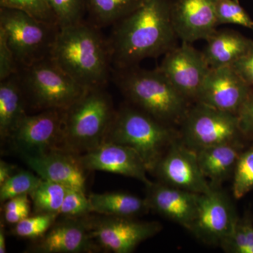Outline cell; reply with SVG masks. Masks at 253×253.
<instances>
[{"label": "cell", "instance_id": "obj_1", "mask_svg": "<svg viewBox=\"0 0 253 253\" xmlns=\"http://www.w3.org/2000/svg\"><path fill=\"white\" fill-rule=\"evenodd\" d=\"M172 0H145L137 9L113 25L109 39L112 66L123 69L142 60L157 58L176 46Z\"/></svg>", "mask_w": 253, "mask_h": 253}, {"label": "cell", "instance_id": "obj_2", "mask_svg": "<svg viewBox=\"0 0 253 253\" xmlns=\"http://www.w3.org/2000/svg\"><path fill=\"white\" fill-rule=\"evenodd\" d=\"M84 21L59 28L49 57L85 89L105 88L112 74L108 40Z\"/></svg>", "mask_w": 253, "mask_h": 253}, {"label": "cell", "instance_id": "obj_3", "mask_svg": "<svg viewBox=\"0 0 253 253\" xmlns=\"http://www.w3.org/2000/svg\"><path fill=\"white\" fill-rule=\"evenodd\" d=\"M113 79L128 103L172 126L180 125L189 111V102L158 68L138 66L113 69Z\"/></svg>", "mask_w": 253, "mask_h": 253}, {"label": "cell", "instance_id": "obj_4", "mask_svg": "<svg viewBox=\"0 0 253 253\" xmlns=\"http://www.w3.org/2000/svg\"><path fill=\"white\" fill-rule=\"evenodd\" d=\"M116 110L105 88L86 89L63 110L60 149L81 156L102 144Z\"/></svg>", "mask_w": 253, "mask_h": 253}, {"label": "cell", "instance_id": "obj_5", "mask_svg": "<svg viewBox=\"0 0 253 253\" xmlns=\"http://www.w3.org/2000/svg\"><path fill=\"white\" fill-rule=\"evenodd\" d=\"M179 138V133L172 126L128 103L116 110L104 142L129 146L140 156L148 172L152 173L163 154Z\"/></svg>", "mask_w": 253, "mask_h": 253}, {"label": "cell", "instance_id": "obj_6", "mask_svg": "<svg viewBox=\"0 0 253 253\" xmlns=\"http://www.w3.org/2000/svg\"><path fill=\"white\" fill-rule=\"evenodd\" d=\"M18 75L28 107L40 112L66 110L86 90L49 56L20 68Z\"/></svg>", "mask_w": 253, "mask_h": 253}, {"label": "cell", "instance_id": "obj_7", "mask_svg": "<svg viewBox=\"0 0 253 253\" xmlns=\"http://www.w3.org/2000/svg\"><path fill=\"white\" fill-rule=\"evenodd\" d=\"M0 31L21 68L49 57L59 26L19 10L0 7Z\"/></svg>", "mask_w": 253, "mask_h": 253}, {"label": "cell", "instance_id": "obj_8", "mask_svg": "<svg viewBox=\"0 0 253 253\" xmlns=\"http://www.w3.org/2000/svg\"><path fill=\"white\" fill-rule=\"evenodd\" d=\"M179 126V139L195 151L245 139L236 114L201 103L189 108Z\"/></svg>", "mask_w": 253, "mask_h": 253}, {"label": "cell", "instance_id": "obj_9", "mask_svg": "<svg viewBox=\"0 0 253 253\" xmlns=\"http://www.w3.org/2000/svg\"><path fill=\"white\" fill-rule=\"evenodd\" d=\"M91 235L102 251L130 253L141 243L156 235L162 229L158 221H141L136 217L87 216Z\"/></svg>", "mask_w": 253, "mask_h": 253}, {"label": "cell", "instance_id": "obj_10", "mask_svg": "<svg viewBox=\"0 0 253 253\" xmlns=\"http://www.w3.org/2000/svg\"><path fill=\"white\" fill-rule=\"evenodd\" d=\"M63 110L50 109L26 115L10 136L12 149L26 156H38L60 149Z\"/></svg>", "mask_w": 253, "mask_h": 253}, {"label": "cell", "instance_id": "obj_11", "mask_svg": "<svg viewBox=\"0 0 253 253\" xmlns=\"http://www.w3.org/2000/svg\"><path fill=\"white\" fill-rule=\"evenodd\" d=\"M238 219L227 195L219 188H212L200 195L197 214L189 231L204 244L220 246Z\"/></svg>", "mask_w": 253, "mask_h": 253}, {"label": "cell", "instance_id": "obj_12", "mask_svg": "<svg viewBox=\"0 0 253 253\" xmlns=\"http://www.w3.org/2000/svg\"><path fill=\"white\" fill-rule=\"evenodd\" d=\"M158 69L189 102L196 103L211 68L203 51L184 42L165 54Z\"/></svg>", "mask_w": 253, "mask_h": 253}, {"label": "cell", "instance_id": "obj_13", "mask_svg": "<svg viewBox=\"0 0 253 253\" xmlns=\"http://www.w3.org/2000/svg\"><path fill=\"white\" fill-rule=\"evenodd\" d=\"M160 181L202 194L212 189L198 161L197 153L179 139L168 148L153 172Z\"/></svg>", "mask_w": 253, "mask_h": 253}, {"label": "cell", "instance_id": "obj_14", "mask_svg": "<svg viewBox=\"0 0 253 253\" xmlns=\"http://www.w3.org/2000/svg\"><path fill=\"white\" fill-rule=\"evenodd\" d=\"M88 216V215H87ZM87 216L56 219L39 239L33 240L25 253H94L102 251L91 235Z\"/></svg>", "mask_w": 253, "mask_h": 253}, {"label": "cell", "instance_id": "obj_15", "mask_svg": "<svg viewBox=\"0 0 253 253\" xmlns=\"http://www.w3.org/2000/svg\"><path fill=\"white\" fill-rule=\"evenodd\" d=\"M251 89L232 66L211 68L196 103L236 115Z\"/></svg>", "mask_w": 253, "mask_h": 253}, {"label": "cell", "instance_id": "obj_16", "mask_svg": "<svg viewBox=\"0 0 253 253\" xmlns=\"http://www.w3.org/2000/svg\"><path fill=\"white\" fill-rule=\"evenodd\" d=\"M86 171H104L134 178L150 185L144 162L134 150L125 145L103 142L94 149L80 156Z\"/></svg>", "mask_w": 253, "mask_h": 253}, {"label": "cell", "instance_id": "obj_17", "mask_svg": "<svg viewBox=\"0 0 253 253\" xmlns=\"http://www.w3.org/2000/svg\"><path fill=\"white\" fill-rule=\"evenodd\" d=\"M171 18L177 38L192 44L217 31L215 0H174Z\"/></svg>", "mask_w": 253, "mask_h": 253}, {"label": "cell", "instance_id": "obj_18", "mask_svg": "<svg viewBox=\"0 0 253 253\" xmlns=\"http://www.w3.org/2000/svg\"><path fill=\"white\" fill-rule=\"evenodd\" d=\"M22 158L43 180L57 183L68 189L86 191V170L80 156L59 149L41 156Z\"/></svg>", "mask_w": 253, "mask_h": 253}, {"label": "cell", "instance_id": "obj_19", "mask_svg": "<svg viewBox=\"0 0 253 253\" xmlns=\"http://www.w3.org/2000/svg\"><path fill=\"white\" fill-rule=\"evenodd\" d=\"M146 186V199L150 210L189 230L197 214L201 194L161 181Z\"/></svg>", "mask_w": 253, "mask_h": 253}, {"label": "cell", "instance_id": "obj_20", "mask_svg": "<svg viewBox=\"0 0 253 253\" xmlns=\"http://www.w3.org/2000/svg\"><path fill=\"white\" fill-rule=\"evenodd\" d=\"M244 149L243 139H239L196 151L200 168L211 187H220L228 177L233 175Z\"/></svg>", "mask_w": 253, "mask_h": 253}, {"label": "cell", "instance_id": "obj_21", "mask_svg": "<svg viewBox=\"0 0 253 253\" xmlns=\"http://www.w3.org/2000/svg\"><path fill=\"white\" fill-rule=\"evenodd\" d=\"M206 41L203 54L211 68L232 66L253 45V40L230 30H217Z\"/></svg>", "mask_w": 253, "mask_h": 253}, {"label": "cell", "instance_id": "obj_22", "mask_svg": "<svg viewBox=\"0 0 253 253\" xmlns=\"http://www.w3.org/2000/svg\"><path fill=\"white\" fill-rule=\"evenodd\" d=\"M27 103L18 75L0 81V137L8 141L18 123L27 115Z\"/></svg>", "mask_w": 253, "mask_h": 253}, {"label": "cell", "instance_id": "obj_23", "mask_svg": "<svg viewBox=\"0 0 253 253\" xmlns=\"http://www.w3.org/2000/svg\"><path fill=\"white\" fill-rule=\"evenodd\" d=\"M93 213L120 217H137L151 210L146 198L123 191L88 195Z\"/></svg>", "mask_w": 253, "mask_h": 253}, {"label": "cell", "instance_id": "obj_24", "mask_svg": "<svg viewBox=\"0 0 253 253\" xmlns=\"http://www.w3.org/2000/svg\"><path fill=\"white\" fill-rule=\"evenodd\" d=\"M145 0H86L91 23L101 28L114 25L142 4Z\"/></svg>", "mask_w": 253, "mask_h": 253}, {"label": "cell", "instance_id": "obj_25", "mask_svg": "<svg viewBox=\"0 0 253 253\" xmlns=\"http://www.w3.org/2000/svg\"><path fill=\"white\" fill-rule=\"evenodd\" d=\"M68 189L57 183L42 181L40 185L29 196L33 203L34 213L59 216Z\"/></svg>", "mask_w": 253, "mask_h": 253}, {"label": "cell", "instance_id": "obj_26", "mask_svg": "<svg viewBox=\"0 0 253 253\" xmlns=\"http://www.w3.org/2000/svg\"><path fill=\"white\" fill-rule=\"evenodd\" d=\"M220 247L229 253H253V224L251 217H239Z\"/></svg>", "mask_w": 253, "mask_h": 253}, {"label": "cell", "instance_id": "obj_27", "mask_svg": "<svg viewBox=\"0 0 253 253\" xmlns=\"http://www.w3.org/2000/svg\"><path fill=\"white\" fill-rule=\"evenodd\" d=\"M42 180L39 176L29 171H17L0 185V201L2 204L16 196H30Z\"/></svg>", "mask_w": 253, "mask_h": 253}, {"label": "cell", "instance_id": "obj_28", "mask_svg": "<svg viewBox=\"0 0 253 253\" xmlns=\"http://www.w3.org/2000/svg\"><path fill=\"white\" fill-rule=\"evenodd\" d=\"M253 190V146L244 149L236 163L233 174L232 191L239 200Z\"/></svg>", "mask_w": 253, "mask_h": 253}, {"label": "cell", "instance_id": "obj_29", "mask_svg": "<svg viewBox=\"0 0 253 253\" xmlns=\"http://www.w3.org/2000/svg\"><path fill=\"white\" fill-rule=\"evenodd\" d=\"M59 28H64L84 21L86 12V0H45Z\"/></svg>", "mask_w": 253, "mask_h": 253}, {"label": "cell", "instance_id": "obj_30", "mask_svg": "<svg viewBox=\"0 0 253 253\" xmlns=\"http://www.w3.org/2000/svg\"><path fill=\"white\" fill-rule=\"evenodd\" d=\"M59 216L52 214H34L15 224L12 234L18 237L31 240L39 239L52 226Z\"/></svg>", "mask_w": 253, "mask_h": 253}, {"label": "cell", "instance_id": "obj_31", "mask_svg": "<svg viewBox=\"0 0 253 253\" xmlns=\"http://www.w3.org/2000/svg\"><path fill=\"white\" fill-rule=\"evenodd\" d=\"M215 14L218 26L234 24L253 31V20L235 0H215Z\"/></svg>", "mask_w": 253, "mask_h": 253}, {"label": "cell", "instance_id": "obj_32", "mask_svg": "<svg viewBox=\"0 0 253 253\" xmlns=\"http://www.w3.org/2000/svg\"><path fill=\"white\" fill-rule=\"evenodd\" d=\"M0 7L19 10L37 19L58 25L57 20L45 0H0Z\"/></svg>", "mask_w": 253, "mask_h": 253}, {"label": "cell", "instance_id": "obj_33", "mask_svg": "<svg viewBox=\"0 0 253 253\" xmlns=\"http://www.w3.org/2000/svg\"><path fill=\"white\" fill-rule=\"evenodd\" d=\"M91 213L92 208L85 191L68 189L59 211V217H84Z\"/></svg>", "mask_w": 253, "mask_h": 253}, {"label": "cell", "instance_id": "obj_34", "mask_svg": "<svg viewBox=\"0 0 253 253\" xmlns=\"http://www.w3.org/2000/svg\"><path fill=\"white\" fill-rule=\"evenodd\" d=\"M20 67L10 49L4 33L0 31V81L17 74Z\"/></svg>", "mask_w": 253, "mask_h": 253}, {"label": "cell", "instance_id": "obj_35", "mask_svg": "<svg viewBox=\"0 0 253 253\" xmlns=\"http://www.w3.org/2000/svg\"><path fill=\"white\" fill-rule=\"evenodd\" d=\"M245 139L253 140V88L236 114Z\"/></svg>", "mask_w": 253, "mask_h": 253}, {"label": "cell", "instance_id": "obj_36", "mask_svg": "<svg viewBox=\"0 0 253 253\" xmlns=\"http://www.w3.org/2000/svg\"><path fill=\"white\" fill-rule=\"evenodd\" d=\"M231 66L247 84L253 88V45Z\"/></svg>", "mask_w": 253, "mask_h": 253}, {"label": "cell", "instance_id": "obj_37", "mask_svg": "<svg viewBox=\"0 0 253 253\" xmlns=\"http://www.w3.org/2000/svg\"><path fill=\"white\" fill-rule=\"evenodd\" d=\"M31 213V204L16 208L9 211H3L4 221L10 224H17L25 218L28 217Z\"/></svg>", "mask_w": 253, "mask_h": 253}, {"label": "cell", "instance_id": "obj_38", "mask_svg": "<svg viewBox=\"0 0 253 253\" xmlns=\"http://www.w3.org/2000/svg\"><path fill=\"white\" fill-rule=\"evenodd\" d=\"M16 168L17 167L15 165L5 162L4 161H0V185L17 172Z\"/></svg>", "mask_w": 253, "mask_h": 253}, {"label": "cell", "instance_id": "obj_39", "mask_svg": "<svg viewBox=\"0 0 253 253\" xmlns=\"http://www.w3.org/2000/svg\"><path fill=\"white\" fill-rule=\"evenodd\" d=\"M6 252V234H5L4 227L1 226V227H0V253H5Z\"/></svg>", "mask_w": 253, "mask_h": 253}, {"label": "cell", "instance_id": "obj_40", "mask_svg": "<svg viewBox=\"0 0 253 253\" xmlns=\"http://www.w3.org/2000/svg\"><path fill=\"white\" fill-rule=\"evenodd\" d=\"M235 1H238V2H239V0H235Z\"/></svg>", "mask_w": 253, "mask_h": 253}]
</instances>
